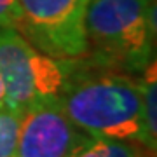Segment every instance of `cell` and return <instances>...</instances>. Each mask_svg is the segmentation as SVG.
Segmentation results:
<instances>
[{"label":"cell","instance_id":"6da1fadb","mask_svg":"<svg viewBox=\"0 0 157 157\" xmlns=\"http://www.w3.org/2000/svg\"><path fill=\"white\" fill-rule=\"evenodd\" d=\"M58 100L67 117L86 135L103 140H141L140 80L128 73L70 59Z\"/></svg>","mask_w":157,"mask_h":157},{"label":"cell","instance_id":"7a4b0ae2","mask_svg":"<svg viewBox=\"0 0 157 157\" xmlns=\"http://www.w3.org/2000/svg\"><path fill=\"white\" fill-rule=\"evenodd\" d=\"M89 61L122 73L154 61V0H89L84 17Z\"/></svg>","mask_w":157,"mask_h":157},{"label":"cell","instance_id":"3957f363","mask_svg":"<svg viewBox=\"0 0 157 157\" xmlns=\"http://www.w3.org/2000/svg\"><path fill=\"white\" fill-rule=\"evenodd\" d=\"M68 68L70 59L47 56L17 30L0 26V75L6 84V107L23 113L35 101L58 96Z\"/></svg>","mask_w":157,"mask_h":157},{"label":"cell","instance_id":"277c9868","mask_svg":"<svg viewBox=\"0 0 157 157\" xmlns=\"http://www.w3.org/2000/svg\"><path fill=\"white\" fill-rule=\"evenodd\" d=\"M89 0H19L21 26L33 47L56 59L87 54L84 17Z\"/></svg>","mask_w":157,"mask_h":157},{"label":"cell","instance_id":"5b68a950","mask_svg":"<svg viewBox=\"0 0 157 157\" xmlns=\"http://www.w3.org/2000/svg\"><path fill=\"white\" fill-rule=\"evenodd\" d=\"M89 138L67 117L58 96L44 98L23 112L16 157H70Z\"/></svg>","mask_w":157,"mask_h":157},{"label":"cell","instance_id":"8992f818","mask_svg":"<svg viewBox=\"0 0 157 157\" xmlns=\"http://www.w3.org/2000/svg\"><path fill=\"white\" fill-rule=\"evenodd\" d=\"M154 154L155 150L138 140H103L91 136L70 157H154Z\"/></svg>","mask_w":157,"mask_h":157},{"label":"cell","instance_id":"52a82bcc","mask_svg":"<svg viewBox=\"0 0 157 157\" xmlns=\"http://www.w3.org/2000/svg\"><path fill=\"white\" fill-rule=\"evenodd\" d=\"M141 89V143L150 150L157 147V84H155V59L145 68V78L140 80Z\"/></svg>","mask_w":157,"mask_h":157},{"label":"cell","instance_id":"ba28073f","mask_svg":"<svg viewBox=\"0 0 157 157\" xmlns=\"http://www.w3.org/2000/svg\"><path fill=\"white\" fill-rule=\"evenodd\" d=\"M21 112L9 107H0V157H14L19 138Z\"/></svg>","mask_w":157,"mask_h":157},{"label":"cell","instance_id":"9c48e42d","mask_svg":"<svg viewBox=\"0 0 157 157\" xmlns=\"http://www.w3.org/2000/svg\"><path fill=\"white\" fill-rule=\"evenodd\" d=\"M23 12L19 0H0V26L19 30Z\"/></svg>","mask_w":157,"mask_h":157},{"label":"cell","instance_id":"30bf717a","mask_svg":"<svg viewBox=\"0 0 157 157\" xmlns=\"http://www.w3.org/2000/svg\"><path fill=\"white\" fill-rule=\"evenodd\" d=\"M6 105V84H4V78L0 75V107Z\"/></svg>","mask_w":157,"mask_h":157}]
</instances>
